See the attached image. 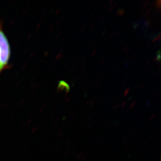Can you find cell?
Here are the masks:
<instances>
[{"mask_svg": "<svg viewBox=\"0 0 161 161\" xmlns=\"http://www.w3.org/2000/svg\"><path fill=\"white\" fill-rule=\"evenodd\" d=\"M10 57V45L0 23V72L8 68Z\"/></svg>", "mask_w": 161, "mask_h": 161, "instance_id": "6da1fadb", "label": "cell"}, {"mask_svg": "<svg viewBox=\"0 0 161 161\" xmlns=\"http://www.w3.org/2000/svg\"><path fill=\"white\" fill-rule=\"evenodd\" d=\"M58 90L59 91H63V90H65L67 93L69 92L70 87L64 81H61L59 82V86L58 87Z\"/></svg>", "mask_w": 161, "mask_h": 161, "instance_id": "7a4b0ae2", "label": "cell"}, {"mask_svg": "<svg viewBox=\"0 0 161 161\" xmlns=\"http://www.w3.org/2000/svg\"><path fill=\"white\" fill-rule=\"evenodd\" d=\"M124 13V9H120L117 12V15L118 16H122L123 15Z\"/></svg>", "mask_w": 161, "mask_h": 161, "instance_id": "3957f363", "label": "cell"}, {"mask_svg": "<svg viewBox=\"0 0 161 161\" xmlns=\"http://www.w3.org/2000/svg\"><path fill=\"white\" fill-rule=\"evenodd\" d=\"M129 88H128L127 89V90H126V91H125V93H124V96H127V94L128 93V92H129Z\"/></svg>", "mask_w": 161, "mask_h": 161, "instance_id": "277c9868", "label": "cell"}, {"mask_svg": "<svg viewBox=\"0 0 161 161\" xmlns=\"http://www.w3.org/2000/svg\"><path fill=\"white\" fill-rule=\"evenodd\" d=\"M0 73H1V72H0Z\"/></svg>", "mask_w": 161, "mask_h": 161, "instance_id": "5b68a950", "label": "cell"}]
</instances>
